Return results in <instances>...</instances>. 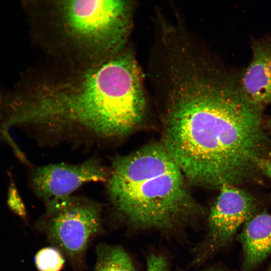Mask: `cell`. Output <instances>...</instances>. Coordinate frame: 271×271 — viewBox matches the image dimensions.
I'll list each match as a JSON object with an SVG mask.
<instances>
[{
	"instance_id": "cell-1",
	"label": "cell",
	"mask_w": 271,
	"mask_h": 271,
	"mask_svg": "<svg viewBox=\"0 0 271 271\" xmlns=\"http://www.w3.org/2000/svg\"><path fill=\"white\" fill-rule=\"evenodd\" d=\"M174 88L163 145L184 176L219 189L255 181L260 162L271 158L264 106L235 76L190 71Z\"/></svg>"
},
{
	"instance_id": "cell-2",
	"label": "cell",
	"mask_w": 271,
	"mask_h": 271,
	"mask_svg": "<svg viewBox=\"0 0 271 271\" xmlns=\"http://www.w3.org/2000/svg\"><path fill=\"white\" fill-rule=\"evenodd\" d=\"M66 80L27 89L20 86L12 102L13 123L79 126L115 137L142 120L145 99L131 56L110 57Z\"/></svg>"
},
{
	"instance_id": "cell-3",
	"label": "cell",
	"mask_w": 271,
	"mask_h": 271,
	"mask_svg": "<svg viewBox=\"0 0 271 271\" xmlns=\"http://www.w3.org/2000/svg\"><path fill=\"white\" fill-rule=\"evenodd\" d=\"M107 181L113 208L134 228L175 231L191 225L202 213L163 145H149L115 159Z\"/></svg>"
},
{
	"instance_id": "cell-4",
	"label": "cell",
	"mask_w": 271,
	"mask_h": 271,
	"mask_svg": "<svg viewBox=\"0 0 271 271\" xmlns=\"http://www.w3.org/2000/svg\"><path fill=\"white\" fill-rule=\"evenodd\" d=\"M129 6L119 0L63 1L57 8L64 30L73 42L94 52L112 53L126 40Z\"/></svg>"
},
{
	"instance_id": "cell-5",
	"label": "cell",
	"mask_w": 271,
	"mask_h": 271,
	"mask_svg": "<svg viewBox=\"0 0 271 271\" xmlns=\"http://www.w3.org/2000/svg\"><path fill=\"white\" fill-rule=\"evenodd\" d=\"M101 210L100 205L86 199L70 196L51 200L37 226L56 248L77 261L101 230Z\"/></svg>"
},
{
	"instance_id": "cell-6",
	"label": "cell",
	"mask_w": 271,
	"mask_h": 271,
	"mask_svg": "<svg viewBox=\"0 0 271 271\" xmlns=\"http://www.w3.org/2000/svg\"><path fill=\"white\" fill-rule=\"evenodd\" d=\"M219 189L208 215L207 235L199 255L201 258L226 245L257 210L253 196L239 186L226 185Z\"/></svg>"
},
{
	"instance_id": "cell-7",
	"label": "cell",
	"mask_w": 271,
	"mask_h": 271,
	"mask_svg": "<svg viewBox=\"0 0 271 271\" xmlns=\"http://www.w3.org/2000/svg\"><path fill=\"white\" fill-rule=\"evenodd\" d=\"M109 174L98 161L89 160L76 165L50 164L35 169L31 183L35 193L48 201L70 196L81 186L107 181Z\"/></svg>"
},
{
	"instance_id": "cell-8",
	"label": "cell",
	"mask_w": 271,
	"mask_h": 271,
	"mask_svg": "<svg viewBox=\"0 0 271 271\" xmlns=\"http://www.w3.org/2000/svg\"><path fill=\"white\" fill-rule=\"evenodd\" d=\"M251 49V61L239 77V82L248 98L264 106L271 104V40H254Z\"/></svg>"
},
{
	"instance_id": "cell-9",
	"label": "cell",
	"mask_w": 271,
	"mask_h": 271,
	"mask_svg": "<svg viewBox=\"0 0 271 271\" xmlns=\"http://www.w3.org/2000/svg\"><path fill=\"white\" fill-rule=\"evenodd\" d=\"M243 249V270L252 269L271 254V215H255L238 236Z\"/></svg>"
},
{
	"instance_id": "cell-10",
	"label": "cell",
	"mask_w": 271,
	"mask_h": 271,
	"mask_svg": "<svg viewBox=\"0 0 271 271\" xmlns=\"http://www.w3.org/2000/svg\"><path fill=\"white\" fill-rule=\"evenodd\" d=\"M93 271H137L124 249L119 246L99 244Z\"/></svg>"
},
{
	"instance_id": "cell-11",
	"label": "cell",
	"mask_w": 271,
	"mask_h": 271,
	"mask_svg": "<svg viewBox=\"0 0 271 271\" xmlns=\"http://www.w3.org/2000/svg\"><path fill=\"white\" fill-rule=\"evenodd\" d=\"M35 263L39 271H60L63 267L64 259L59 249L47 247L36 253Z\"/></svg>"
},
{
	"instance_id": "cell-12",
	"label": "cell",
	"mask_w": 271,
	"mask_h": 271,
	"mask_svg": "<svg viewBox=\"0 0 271 271\" xmlns=\"http://www.w3.org/2000/svg\"><path fill=\"white\" fill-rule=\"evenodd\" d=\"M7 203L12 212L22 219L26 218L27 214L25 205L12 178L8 190Z\"/></svg>"
},
{
	"instance_id": "cell-13",
	"label": "cell",
	"mask_w": 271,
	"mask_h": 271,
	"mask_svg": "<svg viewBox=\"0 0 271 271\" xmlns=\"http://www.w3.org/2000/svg\"><path fill=\"white\" fill-rule=\"evenodd\" d=\"M166 259L161 255L150 254L147 260V266L144 271H168Z\"/></svg>"
},
{
	"instance_id": "cell-14",
	"label": "cell",
	"mask_w": 271,
	"mask_h": 271,
	"mask_svg": "<svg viewBox=\"0 0 271 271\" xmlns=\"http://www.w3.org/2000/svg\"><path fill=\"white\" fill-rule=\"evenodd\" d=\"M263 126L267 132L271 134V116L265 121Z\"/></svg>"
},
{
	"instance_id": "cell-15",
	"label": "cell",
	"mask_w": 271,
	"mask_h": 271,
	"mask_svg": "<svg viewBox=\"0 0 271 271\" xmlns=\"http://www.w3.org/2000/svg\"><path fill=\"white\" fill-rule=\"evenodd\" d=\"M201 271H222V270H220L218 269H206V270H201Z\"/></svg>"
},
{
	"instance_id": "cell-16",
	"label": "cell",
	"mask_w": 271,
	"mask_h": 271,
	"mask_svg": "<svg viewBox=\"0 0 271 271\" xmlns=\"http://www.w3.org/2000/svg\"><path fill=\"white\" fill-rule=\"evenodd\" d=\"M266 271H271V266Z\"/></svg>"
}]
</instances>
